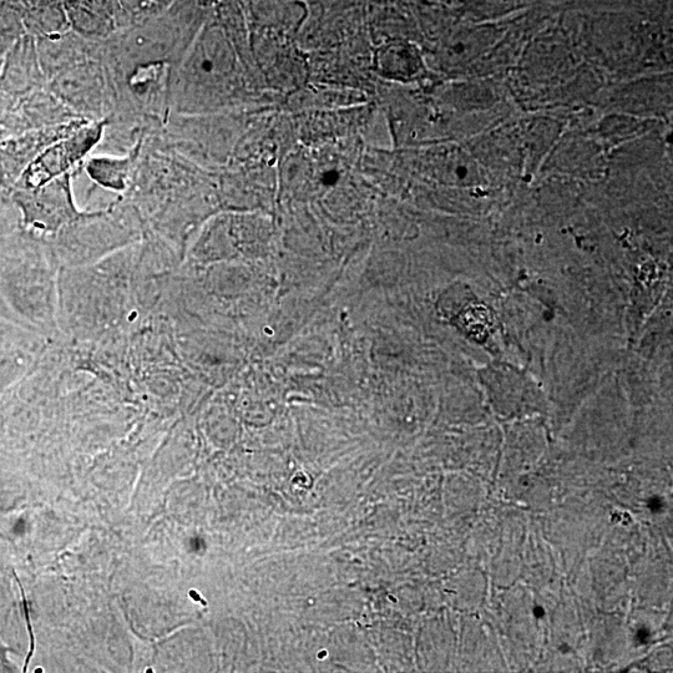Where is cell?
<instances>
[{
	"instance_id": "1",
	"label": "cell",
	"mask_w": 673,
	"mask_h": 673,
	"mask_svg": "<svg viewBox=\"0 0 673 673\" xmlns=\"http://www.w3.org/2000/svg\"><path fill=\"white\" fill-rule=\"evenodd\" d=\"M19 204L23 207L25 224L48 232H57L85 216L74 205L69 177L24 192Z\"/></svg>"
},
{
	"instance_id": "3",
	"label": "cell",
	"mask_w": 673,
	"mask_h": 673,
	"mask_svg": "<svg viewBox=\"0 0 673 673\" xmlns=\"http://www.w3.org/2000/svg\"><path fill=\"white\" fill-rule=\"evenodd\" d=\"M90 136L88 135L86 138L84 136L83 140L67 141L64 145L55 146V148L47 151L25 172L23 176L25 189H39V187L47 185L54 177L67 171L89 148Z\"/></svg>"
},
{
	"instance_id": "4",
	"label": "cell",
	"mask_w": 673,
	"mask_h": 673,
	"mask_svg": "<svg viewBox=\"0 0 673 673\" xmlns=\"http://www.w3.org/2000/svg\"><path fill=\"white\" fill-rule=\"evenodd\" d=\"M89 174L106 189L124 190L129 174V161L96 159L89 165Z\"/></svg>"
},
{
	"instance_id": "2",
	"label": "cell",
	"mask_w": 673,
	"mask_h": 673,
	"mask_svg": "<svg viewBox=\"0 0 673 673\" xmlns=\"http://www.w3.org/2000/svg\"><path fill=\"white\" fill-rule=\"evenodd\" d=\"M374 69L384 79L409 83L424 73V62L416 45L392 40L376 50Z\"/></svg>"
}]
</instances>
